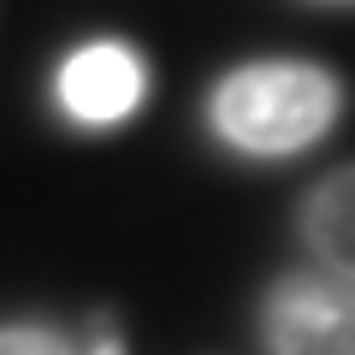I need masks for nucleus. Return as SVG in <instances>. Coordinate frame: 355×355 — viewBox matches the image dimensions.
I'll return each instance as SVG.
<instances>
[{
    "label": "nucleus",
    "instance_id": "obj_1",
    "mask_svg": "<svg viewBox=\"0 0 355 355\" xmlns=\"http://www.w3.org/2000/svg\"><path fill=\"white\" fill-rule=\"evenodd\" d=\"M338 107H343V89L331 71L308 60H249L214 83L207 125L237 154L284 160V154L314 148L331 130Z\"/></svg>",
    "mask_w": 355,
    "mask_h": 355
},
{
    "label": "nucleus",
    "instance_id": "obj_4",
    "mask_svg": "<svg viewBox=\"0 0 355 355\" xmlns=\"http://www.w3.org/2000/svg\"><path fill=\"white\" fill-rule=\"evenodd\" d=\"M302 237H308V249H314L320 272L355 284V166L331 172L302 202Z\"/></svg>",
    "mask_w": 355,
    "mask_h": 355
},
{
    "label": "nucleus",
    "instance_id": "obj_2",
    "mask_svg": "<svg viewBox=\"0 0 355 355\" xmlns=\"http://www.w3.org/2000/svg\"><path fill=\"white\" fill-rule=\"evenodd\" d=\"M148 95V65L130 42H83L53 71V107L83 130H113L142 113Z\"/></svg>",
    "mask_w": 355,
    "mask_h": 355
},
{
    "label": "nucleus",
    "instance_id": "obj_6",
    "mask_svg": "<svg viewBox=\"0 0 355 355\" xmlns=\"http://www.w3.org/2000/svg\"><path fill=\"white\" fill-rule=\"evenodd\" d=\"M83 355H125V343H119V338H113V331H107V326H101V331H95V343H89V349H83Z\"/></svg>",
    "mask_w": 355,
    "mask_h": 355
},
{
    "label": "nucleus",
    "instance_id": "obj_5",
    "mask_svg": "<svg viewBox=\"0 0 355 355\" xmlns=\"http://www.w3.org/2000/svg\"><path fill=\"white\" fill-rule=\"evenodd\" d=\"M0 355H83V349L48 326H0Z\"/></svg>",
    "mask_w": 355,
    "mask_h": 355
},
{
    "label": "nucleus",
    "instance_id": "obj_3",
    "mask_svg": "<svg viewBox=\"0 0 355 355\" xmlns=\"http://www.w3.org/2000/svg\"><path fill=\"white\" fill-rule=\"evenodd\" d=\"M272 355H355V284L331 272H291L266 296Z\"/></svg>",
    "mask_w": 355,
    "mask_h": 355
}]
</instances>
